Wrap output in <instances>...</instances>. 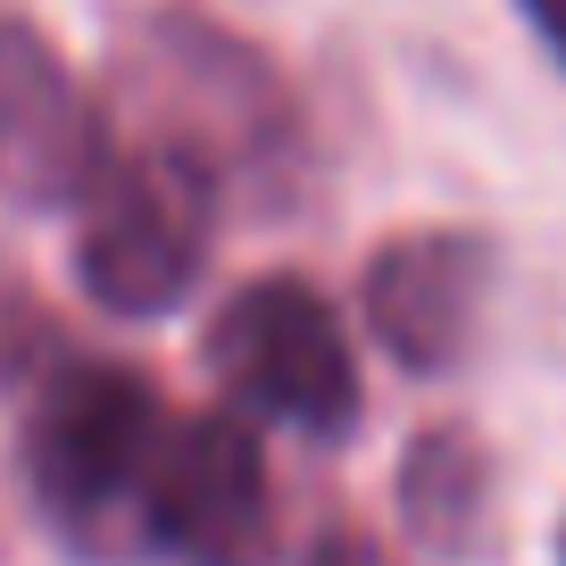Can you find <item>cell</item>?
Listing matches in <instances>:
<instances>
[{"label":"cell","mask_w":566,"mask_h":566,"mask_svg":"<svg viewBox=\"0 0 566 566\" xmlns=\"http://www.w3.org/2000/svg\"><path fill=\"white\" fill-rule=\"evenodd\" d=\"M167 442V400L142 367L59 358L18 424V475L42 525L84 558H142V500Z\"/></svg>","instance_id":"obj_1"},{"label":"cell","mask_w":566,"mask_h":566,"mask_svg":"<svg viewBox=\"0 0 566 566\" xmlns=\"http://www.w3.org/2000/svg\"><path fill=\"white\" fill-rule=\"evenodd\" d=\"M217 192L226 184L200 159H184V150H159V142L108 150L101 184L75 200L84 209V226H75L84 292L108 317H167L200 283V266H209Z\"/></svg>","instance_id":"obj_2"},{"label":"cell","mask_w":566,"mask_h":566,"mask_svg":"<svg viewBox=\"0 0 566 566\" xmlns=\"http://www.w3.org/2000/svg\"><path fill=\"white\" fill-rule=\"evenodd\" d=\"M142 125L159 150L200 159L217 184L233 167H266L292 142V101H283L275 67L250 42L217 34L209 18H150V34L134 42L125 67Z\"/></svg>","instance_id":"obj_3"},{"label":"cell","mask_w":566,"mask_h":566,"mask_svg":"<svg viewBox=\"0 0 566 566\" xmlns=\"http://www.w3.org/2000/svg\"><path fill=\"white\" fill-rule=\"evenodd\" d=\"M217 391H233V408L250 417H275L292 433H350L358 424V358L342 334L334 301L301 275H259L242 283L226 308L200 334Z\"/></svg>","instance_id":"obj_4"},{"label":"cell","mask_w":566,"mask_h":566,"mask_svg":"<svg viewBox=\"0 0 566 566\" xmlns=\"http://www.w3.org/2000/svg\"><path fill=\"white\" fill-rule=\"evenodd\" d=\"M142 558L176 566H266L275 558V483L259 433L226 408L167 417L150 500H142Z\"/></svg>","instance_id":"obj_5"},{"label":"cell","mask_w":566,"mask_h":566,"mask_svg":"<svg viewBox=\"0 0 566 566\" xmlns=\"http://www.w3.org/2000/svg\"><path fill=\"white\" fill-rule=\"evenodd\" d=\"M108 125L75 67L34 34L0 25V192L25 209H67L101 184Z\"/></svg>","instance_id":"obj_6"},{"label":"cell","mask_w":566,"mask_h":566,"mask_svg":"<svg viewBox=\"0 0 566 566\" xmlns=\"http://www.w3.org/2000/svg\"><path fill=\"white\" fill-rule=\"evenodd\" d=\"M483 283H492V250L475 233H391L367 259V325L408 375H442L475 342Z\"/></svg>","instance_id":"obj_7"},{"label":"cell","mask_w":566,"mask_h":566,"mask_svg":"<svg viewBox=\"0 0 566 566\" xmlns=\"http://www.w3.org/2000/svg\"><path fill=\"white\" fill-rule=\"evenodd\" d=\"M483 500H492V467H483V442H475V433L433 424V433H417V442H408L400 509H408V525H417L433 549H467V542H475Z\"/></svg>","instance_id":"obj_8"},{"label":"cell","mask_w":566,"mask_h":566,"mask_svg":"<svg viewBox=\"0 0 566 566\" xmlns=\"http://www.w3.org/2000/svg\"><path fill=\"white\" fill-rule=\"evenodd\" d=\"M308 566H391V558H384V549H375V542H367V533H350V525H334V533H325V542H317V549H308Z\"/></svg>","instance_id":"obj_9"},{"label":"cell","mask_w":566,"mask_h":566,"mask_svg":"<svg viewBox=\"0 0 566 566\" xmlns=\"http://www.w3.org/2000/svg\"><path fill=\"white\" fill-rule=\"evenodd\" d=\"M516 9H525V25L542 34V51L566 67V0H516Z\"/></svg>","instance_id":"obj_10"},{"label":"cell","mask_w":566,"mask_h":566,"mask_svg":"<svg viewBox=\"0 0 566 566\" xmlns=\"http://www.w3.org/2000/svg\"><path fill=\"white\" fill-rule=\"evenodd\" d=\"M25 334H34V317H25V308H9V301H0V367H9V358L25 350Z\"/></svg>","instance_id":"obj_11"}]
</instances>
